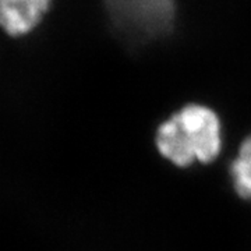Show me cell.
Wrapping results in <instances>:
<instances>
[{
    "label": "cell",
    "mask_w": 251,
    "mask_h": 251,
    "mask_svg": "<svg viewBox=\"0 0 251 251\" xmlns=\"http://www.w3.org/2000/svg\"><path fill=\"white\" fill-rule=\"evenodd\" d=\"M155 144L162 156L179 168L196 161L211 163L222 150L221 119L206 105L187 103L159 125Z\"/></svg>",
    "instance_id": "obj_1"
},
{
    "label": "cell",
    "mask_w": 251,
    "mask_h": 251,
    "mask_svg": "<svg viewBox=\"0 0 251 251\" xmlns=\"http://www.w3.org/2000/svg\"><path fill=\"white\" fill-rule=\"evenodd\" d=\"M112 20L130 34L151 38L171 28L175 0H105Z\"/></svg>",
    "instance_id": "obj_2"
},
{
    "label": "cell",
    "mask_w": 251,
    "mask_h": 251,
    "mask_svg": "<svg viewBox=\"0 0 251 251\" xmlns=\"http://www.w3.org/2000/svg\"><path fill=\"white\" fill-rule=\"evenodd\" d=\"M52 0H0V28L20 38L35 29L49 13Z\"/></svg>",
    "instance_id": "obj_3"
},
{
    "label": "cell",
    "mask_w": 251,
    "mask_h": 251,
    "mask_svg": "<svg viewBox=\"0 0 251 251\" xmlns=\"http://www.w3.org/2000/svg\"><path fill=\"white\" fill-rule=\"evenodd\" d=\"M230 176L239 197L251 200V134L244 138L230 165Z\"/></svg>",
    "instance_id": "obj_4"
}]
</instances>
